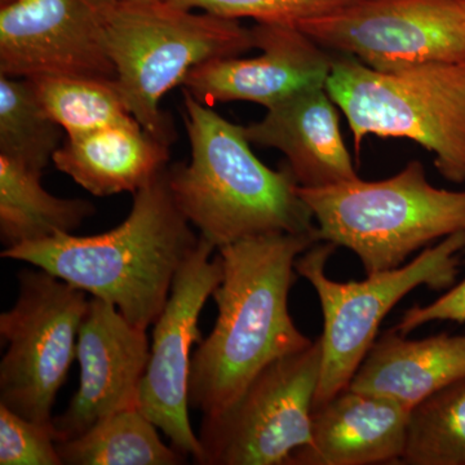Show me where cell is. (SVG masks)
Returning <instances> with one entry per match:
<instances>
[{
  "mask_svg": "<svg viewBox=\"0 0 465 465\" xmlns=\"http://www.w3.org/2000/svg\"><path fill=\"white\" fill-rule=\"evenodd\" d=\"M318 242L313 232H271L217 249L223 277L213 291L217 320L193 353L189 405L204 415L231 406L278 358L312 344L289 312L295 262Z\"/></svg>",
  "mask_w": 465,
  "mask_h": 465,
  "instance_id": "obj_1",
  "label": "cell"
},
{
  "mask_svg": "<svg viewBox=\"0 0 465 465\" xmlns=\"http://www.w3.org/2000/svg\"><path fill=\"white\" fill-rule=\"evenodd\" d=\"M400 464L465 465V378L410 410Z\"/></svg>",
  "mask_w": 465,
  "mask_h": 465,
  "instance_id": "obj_23",
  "label": "cell"
},
{
  "mask_svg": "<svg viewBox=\"0 0 465 465\" xmlns=\"http://www.w3.org/2000/svg\"><path fill=\"white\" fill-rule=\"evenodd\" d=\"M251 30L262 54L201 64L186 75L183 90L210 106L249 101L268 110L302 92L326 87L332 52L296 25L256 24Z\"/></svg>",
  "mask_w": 465,
  "mask_h": 465,
  "instance_id": "obj_13",
  "label": "cell"
},
{
  "mask_svg": "<svg viewBox=\"0 0 465 465\" xmlns=\"http://www.w3.org/2000/svg\"><path fill=\"white\" fill-rule=\"evenodd\" d=\"M465 378V335L411 341L391 330L376 339L349 388L411 410L434 391Z\"/></svg>",
  "mask_w": 465,
  "mask_h": 465,
  "instance_id": "obj_17",
  "label": "cell"
},
{
  "mask_svg": "<svg viewBox=\"0 0 465 465\" xmlns=\"http://www.w3.org/2000/svg\"><path fill=\"white\" fill-rule=\"evenodd\" d=\"M170 146L139 124L67 137L52 163L96 197L137 191L170 164Z\"/></svg>",
  "mask_w": 465,
  "mask_h": 465,
  "instance_id": "obj_18",
  "label": "cell"
},
{
  "mask_svg": "<svg viewBox=\"0 0 465 465\" xmlns=\"http://www.w3.org/2000/svg\"><path fill=\"white\" fill-rule=\"evenodd\" d=\"M30 81L43 108L67 137L110 125L139 124L131 114L115 79L54 75Z\"/></svg>",
  "mask_w": 465,
  "mask_h": 465,
  "instance_id": "obj_21",
  "label": "cell"
},
{
  "mask_svg": "<svg viewBox=\"0 0 465 465\" xmlns=\"http://www.w3.org/2000/svg\"><path fill=\"white\" fill-rule=\"evenodd\" d=\"M14 307L0 314L8 349L0 362V403L38 423H52V407L76 358L88 293L36 268L17 275Z\"/></svg>",
  "mask_w": 465,
  "mask_h": 465,
  "instance_id": "obj_8",
  "label": "cell"
},
{
  "mask_svg": "<svg viewBox=\"0 0 465 465\" xmlns=\"http://www.w3.org/2000/svg\"><path fill=\"white\" fill-rule=\"evenodd\" d=\"M15 2H17V0H0V7H5V5H12Z\"/></svg>",
  "mask_w": 465,
  "mask_h": 465,
  "instance_id": "obj_27",
  "label": "cell"
},
{
  "mask_svg": "<svg viewBox=\"0 0 465 465\" xmlns=\"http://www.w3.org/2000/svg\"><path fill=\"white\" fill-rule=\"evenodd\" d=\"M191 161L167 167L177 206L215 249L271 232H316L313 213L287 164L265 166L243 125L217 114L183 90Z\"/></svg>",
  "mask_w": 465,
  "mask_h": 465,
  "instance_id": "obj_3",
  "label": "cell"
},
{
  "mask_svg": "<svg viewBox=\"0 0 465 465\" xmlns=\"http://www.w3.org/2000/svg\"><path fill=\"white\" fill-rule=\"evenodd\" d=\"M434 321H451L465 323V278L460 283L450 287L448 292L427 305H414L403 312L402 318L394 327V331L401 335L434 322Z\"/></svg>",
  "mask_w": 465,
  "mask_h": 465,
  "instance_id": "obj_26",
  "label": "cell"
},
{
  "mask_svg": "<svg viewBox=\"0 0 465 465\" xmlns=\"http://www.w3.org/2000/svg\"><path fill=\"white\" fill-rule=\"evenodd\" d=\"M298 193L318 242L351 250L367 275L400 268L416 251L465 231V191L432 185L419 161L379 182L357 177Z\"/></svg>",
  "mask_w": 465,
  "mask_h": 465,
  "instance_id": "obj_5",
  "label": "cell"
},
{
  "mask_svg": "<svg viewBox=\"0 0 465 465\" xmlns=\"http://www.w3.org/2000/svg\"><path fill=\"white\" fill-rule=\"evenodd\" d=\"M0 465H63L54 424L29 420L0 403Z\"/></svg>",
  "mask_w": 465,
  "mask_h": 465,
  "instance_id": "obj_25",
  "label": "cell"
},
{
  "mask_svg": "<svg viewBox=\"0 0 465 465\" xmlns=\"http://www.w3.org/2000/svg\"><path fill=\"white\" fill-rule=\"evenodd\" d=\"M118 2H157V0H118Z\"/></svg>",
  "mask_w": 465,
  "mask_h": 465,
  "instance_id": "obj_28",
  "label": "cell"
},
{
  "mask_svg": "<svg viewBox=\"0 0 465 465\" xmlns=\"http://www.w3.org/2000/svg\"><path fill=\"white\" fill-rule=\"evenodd\" d=\"M183 8L201 9L215 16L238 20L251 18L256 24L296 25L302 21L362 0H170Z\"/></svg>",
  "mask_w": 465,
  "mask_h": 465,
  "instance_id": "obj_24",
  "label": "cell"
},
{
  "mask_svg": "<svg viewBox=\"0 0 465 465\" xmlns=\"http://www.w3.org/2000/svg\"><path fill=\"white\" fill-rule=\"evenodd\" d=\"M149 356L146 330L110 302L91 298L76 347L79 387L65 411L52 419L57 443L81 436L116 412L139 409Z\"/></svg>",
  "mask_w": 465,
  "mask_h": 465,
  "instance_id": "obj_14",
  "label": "cell"
},
{
  "mask_svg": "<svg viewBox=\"0 0 465 465\" xmlns=\"http://www.w3.org/2000/svg\"><path fill=\"white\" fill-rule=\"evenodd\" d=\"M215 247L201 237L194 252L174 275L170 296L154 323L139 410L166 434L174 449L194 463L201 458L200 439L189 420L192 348L201 341V312L222 281Z\"/></svg>",
  "mask_w": 465,
  "mask_h": 465,
  "instance_id": "obj_11",
  "label": "cell"
},
{
  "mask_svg": "<svg viewBox=\"0 0 465 465\" xmlns=\"http://www.w3.org/2000/svg\"><path fill=\"white\" fill-rule=\"evenodd\" d=\"M409 414L396 401L345 388L313 407L311 440L287 465L400 464Z\"/></svg>",
  "mask_w": 465,
  "mask_h": 465,
  "instance_id": "obj_15",
  "label": "cell"
},
{
  "mask_svg": "<svg viewBox=\"0 0 465 465\" xmlns=\"http://www.w3.org/2000/svg\"><path fill=\"white\" fill-rule=\"evenodd\" d=\"M326 90L347 118L356 154L369 136L411 140L432 153L440 176L465 183V61L379 72L339 54Z\"/></svg>",
  "mask_w": 465,
  "mask_h": 465,
  "instance_id": "obj_6",
  "label": "cell"
},
{
  "mask_svg": "<svg viewBox=\"0 0 465 465\" xmlns=\"http://www.w3.org/2000/svg\"><path fill=\"white\" fill-rule=\"evenodd\" d=\"M64 134L30 79L0 75V155L43 173L63 145Z\"/></svg>",
  "mask_w": 465,
  "mask_h": 465,
  "instance_id": "obj_22",
  "label": "cell"
},
{
  "mask_svg": "<svg viewBox=\"0 0 465 465\" xmlns=\"http://www.w3.org/2000/svg\"><path fill=\"white\" fill-rule=\"evenodd\" d=\"M322 339L269 363L231 406L204 415L200 465H287L312 437Z\"/></svg>",
  "mask_w": 465,
  "mask_h": 465,
  "instance_id": "obj_9",
  "label": "cell"
},
{
  "mask_svg": "<svg viewBox=\"0 0 465 465\" xmlns=\"http://www.w3.org/2000/svg\"><path fill=\"white\" fill-rule=\"evenodd\" d=\"M336 249L330 242H317L295 262L296 273L316 290L323 314L322 369L314 406L349 387L378 339L382 320L400 300L420 286L437 291L454 286L465 252V231L427 247L409 264L367 275L361 282L327 277V262Z\"/></svg>",
  "mask_w": 465,
  "mask_h": 465,
  "instance_id": "obj_7",
  "label": "cell"
},
{
  "mask_svg": "<svg viewBox=\"0 0 465 465\" xmlns=\"http://www.w3.org/2000/svg\"><path fill=\"white\" fill-rule=\"evenodd\" d=\"M298 26L379 72L465 61V0H362Z\"/></svg>",
  "mask_w": 465,
  "mask_h": 465,
  "instance_id": "obj_10",
  "label": "cell"
},
{
  "mask_svg": "<svg viewBox=\"0 0 465 465\" xmlns=\"http://www.w3.org/2000/svg\"><path fill=\"white\" fill-rule=\"evenodd\" d=\"M139 409L103 419L87 432L57 443L63 465H180L186 455L167 446Z\"/></svg>",
  "mask_w": 465,
  "mask_h": 465,
  "instance_id": "obj_20",
  "label": "cell"
},
{
  "mask_svg": "<svg viewBox=\"0 0 465 465\" xmlns=\"http://www.w3.org/2000/svg\"><path fill=\"white\" fill-rule=\"evenodd\" d=\"M106 43L115 81L131 114L161 142L173 143L162 100L201 64L240 56L255 48L252 30L168 0L110 3Z\"/></svg>",
  "mask_w": 465,
  "mask_h": 465,
  "instance_id": "obj_4",
  "label": "cell"
},
{
  "mask_svg": "<svg viewBox=\"0 0 465 465\" xmlns=\"http://www.w3.org/2000/svg\"><path fill=\"white\" fill-rule=\"evenodd\" d=\"M113 0H17L0 7V75L115 79L106 43Z\"/></svg>",
  "mask_w": 465,
  "mask_h": 465,
  "instance_id": "obj_12",
  "label": "cell"
},
{
  "mask_svg": "<svg viewBox=\"0 0 465 465\" xmlns=\"http://www.w3.org/2000/svg\"><path fill=\"white\" fill-rule=\"evenodd\" d=\"M339 106L326 87L296 94L243 127L252 145L280 150L302 188L351 182L358 173L342 139Z\"/></svg>",
  "mask_w": 465,
  "mask_h": 465,
  "instance_id": "obj_16",
  "label": "cell"
},
{
  "mask_svg": "<svg viewBox=\"0 0 465 465\" xmlns=\"http://www.w3.org/2000/svg\"><path fill=\"white\" fill-rule=\"evenodd\" d=\"M200 241L174 201L166 168L134 193L130 215L112 231L90 237L60 234L5 250L2 258L41 268L148 330Z\"/></svg>",
  "mask_w": 465,
  "mask_h": 465,
  "instance_id": "obj_2",
  "label": "cell"
},
{
  "mask_svg": "<svg viewBox=\"0 0 465 465\" xmlns=\"http://www.w3.org/2000/svg\"><path fill=\"white\" fill-rule=\"evenodd\" d=\"M42 173L0 155V241L5 249L73 234L96 208L82 198L54 197Z\"/></svg>",
  "mask_w": 465,
  "mask_h": 465,
  "instance_id": "obj_19",
  "label": "cell"
}]
</instances>
